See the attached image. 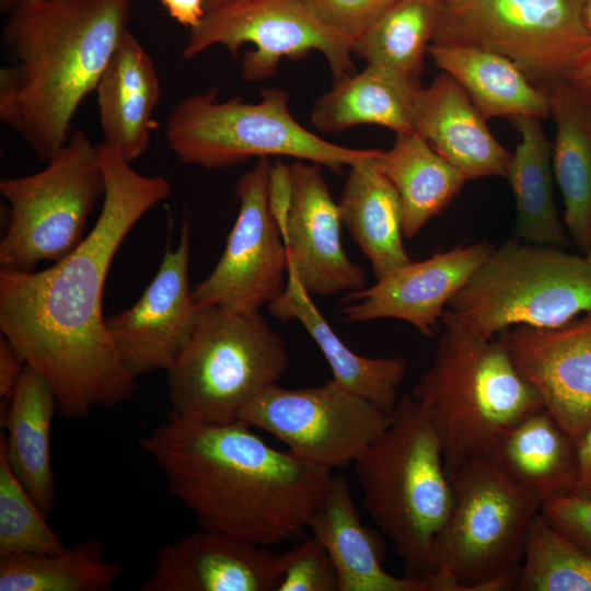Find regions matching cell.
Returning a JSON list of instances; mask_svg holds the SVG:
<instances>
[{
    "label": "cell",
    "instance_id": "1",
    "mask_svg": "<svg viewBox=\"0 0 591 591\" xmlns=\"http://www.w3.org/2000/svg\"><path fill=\"white\" fill-rule=\"evenodd\" d=\"M96 148L105 193L90 233L47 269H0L1 335L48 382L65 418L114 407L132 396L136 380L107 329L103 290L124 239L172 192L167 178L140 174L119 149L105 142Z\"/></svg>",
    "mask_w": 591,
    "mask_h": 591
},
{
    "label": "cell",
    "instance_id": "2",
    "mask_svg": "<svg viewBox=\"0 0 591 591\" xmlns=\"http://www.w3.org/2000/svg\"><path fill=\"white\" fill-rule=\"evenodd\" d=\"M253 429L170 412L140 445L198 529L269 547L309 529L332 470L273 448Z\"/></svg>",
    "mask_w": 591,
    "mask_h": 591
},
{
    "label": "cell",
    "instance_id": "3",
    "mask_svg": "<svg viewBox=\"0 0 591 591\" xmlns=\"http://www.w3.org/2000/svg\"><path fill=\"white\" fill-rule=\"evenodd\" d=\"M136 0H32L8 13L0 120L47 162L129 30Z\"/></svg>",
    "mask_w": 591,
    "mask_h": 591
},
{
    "label": "cell",
    "instance_id": "4",
    "mask_svg": "<svg viewBox=\"0 0 591 591\" xmlns=\"http://www.w3.org/2000/svg\"><path fill=\"white\" fill-rule=\"evenodd\" d=\"M429 368L412 395L438 432L448 475L478 457H491L499 437L544 408L499 338L477 336L450 314Z\"/></svg>",
    "mask_w": 591,
    "mask_h": 591
},
{
    "label": "cell",
    "instance_id": "5",
    "mask_svg": "<svg viewBox=\"0 0 591 591\" xmlns=\"http://www.w3.org/2000/svg\"><path fill=\"white\" fill-rule=\"evenodd\" d=\"M370 518L392 542L407 576L428 580L432 544L452 489L438 432L422 404L402 395L390 421L352 463Z\"/></svg>",
    "mask_w": 591,
    "mask_h": 591
},
{
    "label": "cell",
    "instance_id": "6",
    "mask_svg": "<svg viewBox=\"0 0 591 591\" xmlns=\"http://www.w3.org/2000/svg\"><path fill=\"white\" fill-rule=\"evenodd\" d=\"M452 503L432 544L434 591L515 587L528 533L544 501L514 484L491 457L450 476Z\"/></svg>",
    "mask_w": 591,
    "mask_h": 591
},
{
    "label": "cell",
    "instance_id": "7",
    "mask_svg": "<svg viewBox=\"0 0 591 591\" xmlns=\"http://www.w3.org/2000/svg\"><path fill=\"white\" fill-rule=\"evenodd\" d=\"M288 364L283 338L259 312L201 308L192 337L166 371L171 412L206 424L236 421Z\"/></svg>",
    "mask_w": 591,
    "mask_h": 591
},
{
    "label": "cell",
    "instance_id": "8",
    "mask_svg": "<svg viewBox=\"0 0 591 591\" xmlns=\"http://www.w3.org/2000/svg\"><path fill=\"white\" fill-rule=\"evenodd\" d=\"M445 311L487 339L518 325L559 326L591 311V263L514 237L494 247Z\"/></svg>",
    "mask_w": 591,
    "mask_h": 591
},
{
    "label": "cell",
    "instance_id": "9",
    "mask_svg": "<svg viewBox=\"0 0 591 591\" xmlns=\"http://www.w3.org/2000/svg\"><path fill=\"white\" fill-rule=\"evenodd\" d=\"M260 95L257 103L240 97L221 102L217 89L186 96L166 121L170 149L183 163L207 170L283 155L334 172L381 151L338 146L311 132L291 115L288 93L282 89L263 90Z\"/></svg>",
    "mask_w": 591,
    "mask_h": 591
},
{
    "label": "cell",
    "instance_id": "10",
    "mask_svg": "<svg viewBox=\"0 0 591 591\" xmlns=\"http://www.w3.org/2000/svg\"><path fill=\"white\" fill-rule=\"evenodd\" d=\"M10 206V221L0 241V269L33 270L45 260L57 263L84 239L105 177L96 146L76 130L39 172L0 179Z\"/></svg>",
    "mask_w": 591,
    "mask_h": 591
},
{
    "label": "cell",
    "instance_id": "11",
    "mask_svg": "<svg viewBox=\"0 0 591 591\" xmlns=\"http://www.w3.org/2000/svg\"><path fill=\"white\" fill-rule=\"evenodd\" d=\"M587 0H442L432 44L498 53L541 89L566 79L591 45Z\"/></svg>",
    "mask_w": 591,
    "mask_h": 591
},
{
    "label": "cell",
    "instance_id": "12",
    "mask_svg": "<svg viewBox=\"0 0 591 591\" xmlns=\"http://www.w3.org/2000/svg\"><path fill=\"white\" fill-rule=\"evenodd\" d=\"M245 43L254 46L242 58V76L247 81L271 76L283 57L297 59L311 50L325 57L336 80L355 73L352 44L304 0H236L208 8L190 30L183 57L193 59L213 45L224 46L236 57Z\"/></svg>",
    "mask_w": 591,
    "mask_h": 591
},
{
    "label": "cell",
    "instance_id": "13",
    "mask_svg": "<svg viewBox=\"0 0 591 591\" xmlns=\"http://www.w3.org/2000/svg\"><path fill=\"white\" fill-rule=\"evenodd\" d=\"M239 420L274 436L298 457L333 470L352 464L385 429L390 413L329 380L304 389L274 384Z\"/></svg>",
    "mask_w": 591,
    "mask_h": 591
},
{
    "label": "cell",
    "instance_id": "14",
    "mask_svg": "<svg viewBox=\"0 0 591 591\" xmlns=\"http://www.w3.org/2000/svg\"><path fill=\"white\" fill-rule=\"evenodd\" d=\"M271 164L262 158L235 186L236 220L212 271L193 289L199 309L219 305L259 312L285 290L288 255L269 208Z\"/></svg>",
    "mask_w": 591,
    "mask_h": 591
},
{
    "label": "cell",
    "instance_id": "15",
    "mask_svg": "<svg viewBox=\"0 0 591 591\" xmlns=\"http://www.w3.org/2000/svg\"><path fill=\"white\" fill-rule=\"evenodd\" d=\"M190 225L185 221L174 250L130 308L106 317L117 354L137 380L167 369L192 337L200 313L189 287Z\"/></svg>",
    "mask_w": 591,
    "mask_h": 591
},
{
    "label": "cell",
    "instance_id": "16",
    "mask_svg": "<svg viewBox=\"0 0 591 591\" xmlns=\"http://www.w3.org/2000/svg\"><path fill=\"white\" fill-rule=\"evenodd\" d=\"M544 409L576 440L591 421V311L555 327L499 334Z\"/></svg>",
    "mask_w": 591,
    "mask_h": 591
},
{
    "label": "cell",
    "instance_id": "17",
    "mask_svg": "<svg viewBox=\"0 0 591 591\" xmlns=\"http://www.w3.org/2000/svg\"><path fill=\"white\" fill-rule=\"evenodd\" d=\"M487 242L461 244L409 262L370 287L345 294L340 313L347 323L397 318L421 335L433 336L450 300L494 250Z\"/></svg>",
    "mask_w": 591,
    "mask_h": 591
},
{
    "label": "cell",
    "instance_id": "18",
    "mask_svg": "<svg viewBox=\"0 0 591 591\" xmlns=\"http://www.w3.org/2000/svg\"><path fill=\"white\" fill-rule=\"evenodd\" d=\"M321 165L296 160L292 195L282 240L288 267L311 296L331 297L366 288V275L345 253L341 217Z\"/></svg>",
    "mask_w": 591,
    "mask_h": 591
},
{
    "label": "cell",
    "instance_id": "19",
    "mask_svg": "<svg viewBox=\"0 0 591 591\" xmlns=\"http://www.w3.org/2000/svg\"><path fill=\"white\" fill-rule=\"evenodd\" d=\"M280 554L199 529L162 546L140 591H275Z\"/></svg>",
    "mask_w": 591,
    "mask_h": 591
},
{
    "label": "cell",
    "instance_id": "20",
    "mask_svg": "<svg viewBox=\"0 0 591 591\" xmlns=\"http://www.w3.org/2000/svg\"><path fill=\"white\" fill-rule=\"evenodd\" d=\"M414 128L466 181L505 177L512 153L494 137L464 90L447 73L414 101Z\"/></svg>",
    "mask_w": 591,
    "mask_h": 591
},
{
    "label": "cell",
    "instance_id": "21",
    "mask_svg": "<svg viewBox=\"0 0 591 591\" xmlns=\"http://www.w3.org/2000/svg\"><path fill=\"white\" fill-rule=\"evenodd\" d=\"M309 530L332 558L339 591H433L426 579L396 577L383 568L381 544L362 524L344 476L332 474Z\"/></svg>",
    "mask_w": 591,
    "mask_h": 591
},
{
    "label": "cell",
    "instance_id": "22",
    "mask_svg": "<svg viewBox=\"0 0 591 591\" xmlns=\"http://www.w3.org/2000/svg\"><path fill=\"white\" fill-rule=\"evenodd\" d=\"M95 91L104 142L119 149L131 163L149 146L161 85L153 60L129 30Z\"/></svg>",
    "mask_w": 591,
    "mask_h": 591
},
{
    "label": "cell",
    "instance_id": "23",
    "mask_svg": "<svg viewBox=\"0 0 591 591\" xmlns=\"http://www.w3.org/2000/svg\"><path fill=\"white\" fill-rule=\"evenodd\" d=\"M276 318L297 320L324 356L335 381L343 389L391 413L399 396L398 386L407 372L401 357L369 358L352 351L335 333L309 294L288 267L283 292L270 304Z\"/></svg>",
    "mask_w": 591,
    "mask_h": 591
},
{
    "label": "cell",
    "instance_id": "24",
    "mask_svg": "<svg viewBox=\"0 0 591 591\" xmlns=\"http://www.w3.org/2000/svg\"><path fill=\"white\" fill-rule=\"evenodd\" d=\"M58 403L48 382L26 364L1 410L0 448L13 473L48 518L56 488L51 466V425Z\"/></svg>",
    "mask_w": 591,
    "mask_h": 591
},
{
    "label": "cell",
    "instance_id": "25",
    "mask_svg": "<svg viewBox=\"0 0 591 591\" xmlns=\"http://www.w3.org/2000/svg\"><path fill=\"white\" fill-rule=\"evenodd\" d=\"M543 90L556 127L552 165L564 200L565 224L586 254L591 247V95L567 79Z\"/></svg>",
    "mask_w": 591,
    "mask_h": 591
},
{
    "label": "cell",
    "instance_id": "26",
    "mask_svg": "<svg viewBox=\"0 0 591 591\" xmlns=\"http://www.w3.org/2000/svg\"><path fill=\"white\" fill-rule=\"evenodd\" d=\"M381 153L350 165L338 202L343 225L369 259L375 279L412 262L403 244L398 194L378 164Z\"/></svg>",
    "mask_w": 591,
    "mask_h": 591
},
{
    "label": "cell",
    "instance_id": "27",
    "mask_svg": "<svg viewBox=\"0 0 591 591\" xmlns=\"http://www.w3.org/2000/svg\"><path fill=\"white\" fill-rule=\"evenodd\" d=\"M428 54L468 95L485 119L549 116L546 92L509 58L480 47L430 44Z\"/></svg>",
    "mask_w": 591,
    "mask_h": 591
},
{
    "label": "cell",
    "instance_id": "28",
    "mask_svg": "<svg viewBox=\"0 0 591 591\" xmlns=\"http://www.w3.org/2000/svg\"><path fill=\"white\" fill-rule=\"evenodd\" d=\"M420 82L392 69L367 65L336 84L313 105L311 121L324 132L373 124L396 135L415 130L414 101Z\"/></svg>",
    "mask_w": 591,
    "mask_h": 591
},
{
    "label": "cell",
    "instance_id": "29",
    "mask_svg": "<svg viewBox=\"0 0 591 591\" xmlns=\"http://www.w3.org/2000/svg\"><path fill=\"white\" fill-rule=\"evenodd\" d=\"M491 459L514 484L544 502L572 493L575 440L544 408L508 428Z\"/></svg>",
    "mask_w": 591,
    "mask_h": 591
},
{
    "label": "cell",
    "instance_id": "30",
    "mask_svg": "<svg viewBox=\"0 0 591 591\" xmlns=\"http://www.w3.org/2000/svg\"><path fill=\"white\" fill-rule=\"evenodd\" d=\"M520 135L505 178L514 197V237L526 243L563 248L569 242L554 202L552 144L541 118H510Z\"/></svg>",
    "mask_w": 591,
    "mask_h": 591
},
{
    "label": "cell",
    "instance_id": "31",
    "mask_svg": "<svg viewBox=\"0 0 591 591\" xmlns=\"http://www.w3.org/2000/svg\"><path fill=\"white\" fill-rule=\"evenodd\" d=\"M378 164L398 194L403 234L408 239L442 212L466 182L416 130L396 135Z\"/></svg>",
    "mask_w": 591,
    "mask_h": 591
},
{
    "label": "cell",
    "instance_id": "32",
    "mask_svg": "<svg viewBox=\"0 0 591 591\" xmlns=\"http://www.w3.org/2000/svg\"><path fill=\"white\" fill-rule=\"evenodd\" d=\"M121 575L97 538L57 554L0 556V591H109Z\"/></svg>",
    "mask_w": 591,
    "mask_h": 591
},
{
    "label": "cell",
    "instance_id": "33",
    "mask_svg": "<svg viewBox=\"0 0 591 591\" xmlns=\"http://www.w3.org/2000/svg\"><path fill=\"white\" fill-rule=\"evenodd\" d=\"M442 0H399L352 45V54L419 81Z\"/></svg>",
    "mask_w": 591,
    "mask_h": 591
},
{
    "label": "cell",
    "instance_id": "34",
    "mask_svg": "<svg viewBox=\"0 0 591 591\" xmlns=\"http://www.w3.org/2000/svg\"><path fill=\"white\" fill-rule=\"evenodd\" d=\"M515 587L521 591H591V554L540 511L530 524Z\"/></svg>",
    "mask_w": 591,
    "mask_h": 591
},
{
    "label": "cell",
    "instance_id": "35",
    "mask_svg": "<svg viewBox=\"0 0 591 591\" xmlns=\"http://www.w3.org/2000/svg\"><path fill=\"white\" fill-rule=\"evenodd\" d=\"M46 519L0 448V556L65 551L67 547Z\"/></svg>",
    "mask_w": 591,
    "mask_h": 591
},
{
    "label": "cell",
    "instance_id": "36",
    "mask_svg": "<svg viewBox=\"0 0 591 591\" xmlns=\"http://www.w3.org/2000/svg\"><path fill=\"white\" fill-rule=\"evenodd\" d=\"M275 591H339L333 560L312 534L280 554V577Z\"/></svg>",
    "mask_w": 591,
    "mask_h": 591
},
{
    "label": "cell",
    "instance_id": "37",
    "mask_svg": "<svg viewBox=\"0 0 591 591\" xmlns=\"http://www.w3.org/2000/svg\"><path fill=\"white\" fill-rule=\"evenodd\" d=\"M331 28L352 45L399 0H304Z\"/></svg>",
    "mask_w": 591,
    "mask_h": 591
},
{
    "label": "cell",
    "instance_id": "38",
    "mask_svg": "<svg viewBox=\"0 0 591 591\" xmlns=\"http://www.w3.org/2000/svg\"><path fill=\"white\" fill-rule=\"evenodd\" d=\"M541 514L564 535L591 554V499L572 494L546 500Z\"/></svg>",
    "mask_w": 591,
    "mask_h": 591
},
{
    "label": "cell",
    "instance_id": "39",
    "mask_svg": "<svg viewBox=\"0 0 591 591\" xmlns=\"http://www.w3.org/2000/svg\"><path fill=\"white\" fill-rule=\"evenodd\" d=\"M292 178L290 166L277 161L269 174V208L281 233H285L291 206Z\"/></svg>",
    "mask_w": 591,
    "mask_h": 591
},
{
    "label": "cell",
    "instance_id": "40",
    "mask_svg": "<svg viewBox=\"0 0 591 591\" xmlns=\"http://www.w3.org/2000/svg\"><path fill=\"white\" fill-rule=\"evenodd\" d=\"M575 482L572 495L591 499V421L575 440Z\"/></svg>",
    "mask_w": 591,
    "mask_h": 591
},
{
    "label": "cell",
    "instance_id": "41",
    "mask_svg": "<svg viewBox=\"0 0 591 591\" xmlns=\"http://www.w3.org/2000/svg\"><path fill=\"white\" fill-rule=\"evenodd\" d=\"M25 361L19 355L11 341L1 335L0 337V397L8 401L24 369Z\"/></svg>",
    "mask_w": 591,
    "mask_h": 591
},
{
    "label": "cell",
    "instance_id": "42",
    "mask_svg": "<svg viewBox=\"0 0 591 591\" xmlns=\"http://www.w3.org/2000/svg\"><path fill=\"white\" fill-rule=\"evenodd\" d=\"M169 15L183 26L195 28L206 12V0H160Z\"/></svg>",
    "mask_w": 591,
    "mask_h": 591
},
{
    "label": "cell",
    "instance_id": "43",
    "mask_svg": "<svg viewBox=\"0 0 591 591\" xmlns=\"http://www.w3.org/2000/svg\"><path fill=\"white\" fill-rule=\"evenodd\" d=\"M566 79L591 95V45L577 58Z\"/></svg>",
    "mask_w": 591,
    "mask_h": 591
},
{
    "label": "cell",
    "instance_id": "44",
    "mask_svg": "<svg viewBox=\"0 0 591 591\" xmlns=\"http://www.w3.org/2000/svg\"><path fill=\"white\" fill-rule=\"evenodd\" d=\"M32 0H0L1 12L9 13L15 7Z\"/></svg>",
    "mask_w": 591,
    "mask_h": 591
},
{
    "label": "cell",
    "instance_id": "45",
    "mask_svg": "<svg viewBox=\"0 0 591 591\" xmlns=\"http://www.w3.org/2000/svg\"><path fill=\"white\" fill-rule=\"evenodd\" d=\"M583 16L586 26L591 34V0L586 1Z\"/></svg>",
    "mask_w": 591,
    "mask_h": 591
},
{
    "label": "cell",
    "instance_id": "46",
    "mask_svg": "<svg viewBox=\"0 0 591 591\" xmlns=\"http://www.w3.org/2000/svg\"><path fill=\"white\" fill-rule=\"evenodd\" d=\"M236 0H206V9L220 5L223 3L232 2Z\"/></svg>",
    "mask_w": 591,
    "mask_h": 591
},
{
    "label": "cell",
    "instance_id": "47",
    "mask_svg": "<svg viewBox=\"0 0 591 591\" xmlns=\"http://www.w3.org/2000/svg\"><path fill=\"white\" fill-rule=\"evenodd\" d=\"M584 255L589 259V262L591 263V247Z\"/></svg>",
    "mask_w": 591,
    "mask_h": 591
}]
</instances>
